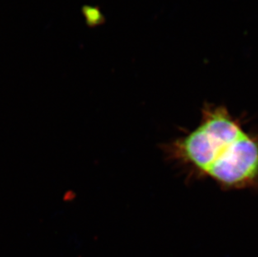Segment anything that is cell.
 I'll use <instances>...</instances> for the list:
<instances>
[{
	"label": "cell",
	"mask_w": 258,
	"mask_h": 257,
	"mask_svg": "<svg viewBox=\"0 0 258 257\" xmlns=\"http://www.w3.org/2000/svg\"><path fill=\"white\" fill-rule=\"evenodd\" d=\"M162 151L187 179L211 180L223 190L258 189V131L224 105L204 104L198 126Z\"/></svg>",
	"instance_id": "6da1fadb"
}]
</instances>
